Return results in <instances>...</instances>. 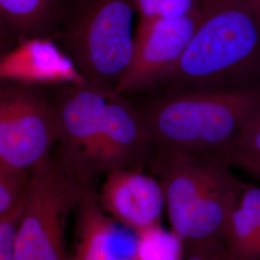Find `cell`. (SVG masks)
<instances>
[{"instance_id": "7c38bea8", "label": "cell", "mask_w": 260, "mask_h": 260, "mask_svg": "<svg viewBox=\"0 0 260 260\" xmlns=\"http://www.w3.org/2000/svg\"><path fill=\"white\" fill-rule=\"evenodd\" d=\"M75 260H136L138 236L104 211L92 182L76 205Z\"/></svg>"}, {"instance_id": "ffe728a7", "label": "cell", "mask_w": 260, "mask_h": 260, "mask_svg": "<svg viewBox=\"0 0 260 260\" xmlns=\"http://www.w3.org/2000/svg\"><path fill=\"white\" fill-rule=\"evenodd\" d=\"M163 0H134L136 13L139 16V22H146L159 18Z\"/></svg>"}, {"instance_id": "9a60e30c", "label": "cell", "mask_w": 260, "mask_h": 260, "mask_svg": "<svg viewBox=\"0 0 260 260\" xmlns=\"http://www.w3.org/2000/svg\"><path fill=\"white\" fill-rule=\"evenodd\" d=\"M223 159L260 177V110L245 124Z\"/></svg>"}, {"instance_id": "7a4b0ae2", "label": "cell", "mask_w": 260, "mask_h": 260, "mask_svg": "<svg viewBox=\"0 0 260 260\" xmlns=\"http://www.w3.org/2000/svg\"><path fill=\"white\" fill-rule=\"evenodd\" d=\"M201 18L169 93L260 88V14L249 0H198Z\"/></svg>"}, {"instance_id": "4fadbf2b", "label": "cell", "mask_w": 260, "mask_h": 260, "mask_svg": "<svg viewBox=\"0 0 260 260\" xmlns=\"http://www.w3.org/2000/svg\"><path fill=\"white\" fill-rule=\"evenodd\" d=\"M226 259L260 260V188L245 184L233 210Z\"/></svg>"}, {"instance_id": "2e32d148", "label": "cell", "mask_w": 260, "mask_h": 260, "mask_svg": "<svg viewBox=\"0 0 260 260\" xmlns=\"http://www.w3.org/2000/svg\"><path fill=\"white\" fill-rule=\"evenodd\" d=\"M138 250L136 260L180 259L185 256L181 241L175 233H168L160 224L136 233Z\"/></svg>"}, {"instance_id": "5bb4252c", "label": "cell", "mask_w": 260, "mask_h": 260, "mask_svg": "<svg viewBox=\"0 0 260 260\" xmlns=\"http://www.w3.org/2000/svg\"><path fill=\"white\" fill-rule=\"evenodd\" d=\"M57 5L58 0H0V24L19 40L44 36Z\"/></svg>"}, {"instance_id": "9c48e42d", "label": "cell", "mask_w": 260, "mask_h": 260, "mask_svg": "<svg viewBox=\"0 0 260 260\" xmlns=\"http://www.w3.org/2000/svg\"><path fill=\"white\" fill-rule=\"evenodd\" d=\"M99 201L106 213L135 233L160 224L165 208L158 179L137 169L107 172Z\"/></svg>"}, {"instance_id": "44dd1931", "label": "cell", "mask_w": 260, "mask_h": 260, "mask_svg": "<svg viewBox=\"0 0 260 260\" xmlns=\"http://www.w3.org/2000/svg\"><path fill=\"white\" fill-rule=\"evenodd\" d=\"M8 35H9L8 32L0 24V42L3 41V40H5Z\"/></svg>"}, {"instance_id": "277c9868", "label": "cell", "mask_w": 260, "mask_h": 260, "mask_svg": "<svg viewBox=\"0 0 260 260\" xmlns=\"http://www.w3.org/2000/svg\"><path fill=\"white\" fill-rule=\"evenodd\" d=\"M134 0H85L62 37L86 84L116 93L134 47Z\"/></svg>"}, {"instance_id": "8992f818", "label": "cell", "mask_w": 260, "mask_h": 260, "mask_svg": "<svg viewBox=\"0 0 260 260\" xmlns=\"http://www.w3.org/2000/svg\"><path fill=\"white\" fill-rule=\"evenodd\" d=\"M8 85L0 87V163L29 173L56 144L55 105L26 86Z\"/></svg>"}, {"instance_id": "6da1fadb", "label": "cell", "mask_w": 260, "mask_h": 260, "mask_svg": "<svg viewBox=\"0 0 260 260\" xmlns=\"http://www.w3.org/2000/svg\"><path fill=\"white\" fill-rule=\"evenodd\" d=\"M152 164L187 258L226 259L230 222L245 184L222 158L158 149Z\"/></svg>"}, {"instance_id": "603a6c76", "label": "cell", "mask_w": 260, "mask_h": 260, "mask_svg": "<svg viewBox=\"0 0 260 260\" xmlns=\"http://www.w3.org/2000/svg\"><path fill=\"white\" fill-rule=\"evenodd\" d=\"M1 53H2V52L0 51V55H1ZM4 83H5V82H3V81H1V80H0V87H1V86H2Z\"/></svg>"}, {"instance_id": "ac0fdd59", "label": "cell", "mask_w": 260, "mask_h": 260, "mask_svg": "<svg viewBox=\"0 0 260 260\" xmlns=\"http://www.w3.org/2000/svg\"><path fill=\"white\" fill-rule=\"evenodd\" d=\"M28 173H19L0 163V214L15 205L25 191Z\"/></svg>"}, {"instance_id": "d6986e66", "label": "cell", "mask_w": 260, "mask_h": 260, "mask_svg": "<svg viewBox=\"0 0 260 260\" xmlns=\"http://www.w3.org/2000/svg\"><path fill=\"white\" fill-rule=\"evenodd\" d=\"M197 0H163L159 18L176 19L189 14L195 7Z\"/></svg>"}, {"instance_id": "8fae6325", "label": "cell", "mask_w": 260, "mask_h": 260, "mask_svg": "<svg viewBox=\"0 0 260 260\" xmlns=\"http://www.w3.org/2000/svg\"><path fill=\"white\" fill-rule=\"evenodd\" d=\"M154 148L143 113L121 94H112L94 155V175L115 169H137Z\"/></svg>"}, {"instance_id": "5b68a950", "label": "cell", "mask_w": 260, "mask_h": 260, "mask_svg": "<svg viewBox=\"0 0 260 260\" xmlns=\"http://www.w3.org/2000/svg\"><path fill=\"white\" fill-rule=\"evenodd\" d=\"M83 185L51 155L28 173L15 260L69 258L67 220Z\"/></svg>"}, {"instance_id": "ba28073f", "label": "cell", "mask_w": 260, "mask_h": 260, "mask_svg": "<svg viewBox=\"0 0 260 260\" xmlns=\"http://www.w3.org/2000/svg\"><path fill=\"white\" fill-rule=\"evenodd\" d=\"M200 18L201 10L197 0L195 7L183 17L156 18L139 22L135 31L132 58L116 93H135L159 85L184 53Z\"/></svg>"}, {"instance_id": "e0dca14e", "label": "cell", "mask_w": 260, "mask_h": 260, "mask_svg": "<svg viewBox=\"0 0 260 260\" xmlns=\"http://www.w3.org/2000/svg\"><path fill=\"white\" fill-rule=\"evenodd\" d=\"M23 205L24 193L15 205L0 214V260H15Z\"/></svg>"}, {"instance_id": "30bf717a", "label": "cell", "mask_w": 260, "mask_h": 260, "mask_svg": "<svg viewBox=\"0 0 260 260\" xmlns=\"http://www.w3.org/2000/svg\"><path fill=\"white\" fill-rule=\"evenodd\" d=\"M0 80L21 86L87 85L77 67L52 39L32 36L0 55Z\"/></svg>"}, {"instance_id": "3957f363", "label": "cell", "mask_w": 260, "mask_h": 260, "mask_svg": "<svg viewBox=\"0 0 260 260\" xmlns=\"http://www.w3.org/2000/svg\"><path fill=\"white\" fill-rule=\"evenodd\" d=\"M259 110L260 88L190 91L168 93L143 116L154 148L223 159Z\"/></svg>"}, {"instance_id": "52a82bcc", "label": "cell", "mask_w": 260, "mask_h": 260, "mask_svg": "<svg viewBox=\"0 0 260 260\" xmlns=\"http://www.w3.org/2000/svg\"><path fill=\"white\" fill-rule=\"evenodd\" d=\"M55 105L57 159L82 184L92 182L94 155L112 94L88 85H65ZM115 94V93H114Z\"/></svg>"}, {"instance_id": "7402d4cb", "label": "cell", "mask_w": 260, "mask_h": 260, "mask_svg": "<svg viewBox=\"0 0 260 260\" xmlns=\"http://www.w3.org/2000/svg\"><path fill=\"white\" fill-rule=\"evenodd\" d=\"M251 6L260 14V0H249Z\"/></svg>"}]
</instances>
